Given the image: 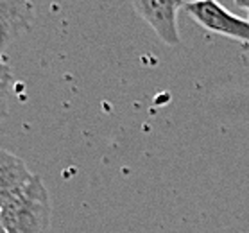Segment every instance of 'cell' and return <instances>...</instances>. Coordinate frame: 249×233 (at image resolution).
<instances>
[{"instance_id":"cell-1","label":"cell","mask_w":249,"mask_h":233,"mask_svg":"<svg viewBox=\"0 0 249 233\" xmlns=\"http://www.w3.org/2000/svg\"><path fill=\"white\" fill-rule=\"evenodd\" d=\"M7 233H49L52 222L51 197L38 174L29 185L0 208Z\"/></svg>"},{"instance_id":"cell-2","label":"cell","mask_w":249,"mask_h":233,"mask_svg":"<svg viewBox=\"0 0 249 233\" xmlns=\"http://www.w3.org/2000/svg\"><path fill=\"white\" fill-rule=\"evenodd\" d=\"M183 9L204 27L215 35L226 36L231 40L249 43V22L228 11L217 0H192L185 2Z\"/></svg>"},{"instance_id":"cell-3","label":"cell","mask_w":249,"mask_h":233,"mask_svg":"<svg viewBox=\"0 0 249 233\" xmlns=\"http://www.w3.org/2000/svg\"><path fill=\"white\" fill-rule=\"evenodd\" d=\"M136 15L145 20L167 45L179 43L178 11L183 9L185 0H133Z\"/></svg>"},{"instance_id":"cell-4","label":"cell","mask_w":249,"mask_h":233,"mask_svg":"<svg viewBox=\"0 0 249 233\" xmlns=\"http://www.w3.org/2000/svg\"><path fill=\"white\" fill-rule=\"evenodd\" d=\"M34 18L31 0H0V51L27 33Z\"/></svg>"},{"instance_id":"cell-5","label":"cell","mask_w":249,"mask_h":233,"mask_svg":"<svg viewBox=\"0 0 249 233\" xmlns=\"http://www.w3.org/2000/svg\"><path fill=\"white\" fill-rule=\"evenodd\" d=\"M34 174L17 154L0 149V208L27 187Z\"/></svg>"},{"instance_id":"cell-6","label":"cell","mask_w":249,"mask_h":233,"mask_svg":"<svg viewBox=\"0 0 249 233\" xmlns=\"http://www.w3.org/2000/svg\"><path fill=\"white\" fill-rule=\"evenodd\" d=\"M13 99V83L11 81H0V122L6 119L11 111Z\"/></svg>"},{"instance_id":"cell-7","label":"cell","mask_w":249,"mask_h":233,"mask_svg":"<svg viewBox=\"0 0 249 233\" xmlns=\"http://www.w3.org/2000/svg\"><path fill=\"white\" fill-rule=\"evenodd\" d=\"M11 79H13L11 69L0 59V81H11Z\"/></svg>"},{"instance_id":"cell-8","label":"cell","mask_w":249,"mask_h":233,"mask_svg":"<svg viewBox=\"0 0 249 233\" xmlns=\"http://www.w3.org/2000/svg\"><path fill=\"white\" fill-rule=\"evenodd\" d=\"M235 4L240 9H249V0H235Z\"/></svg>"},{"instance_id":"cell-9","label":"cell","mask_w":249,"mask_h":233,"mask_svg":"<svg viewBox=\"0 0 249 233\" xmlns=\"http://www.w3.org/2000/svg\"><path fill=\"white\" fill-rule=\"evenodd\" d=\"M0 233H7L6 226H4V222H2V215H0Z\"/></svg>"},{"instance_id":"cell-10","label":"cell","mask_w":249,"mask_h":233,"mask_svg":"<svg viewBox=\"0 0 249 233\" xmlns=\"http://www.w3.org/2000/svg\"><path fill=\"white\" fill-rule=\"evenodd\" d=\"M248 22H249V9H248Z\"/></svg>"}]
</instances>
